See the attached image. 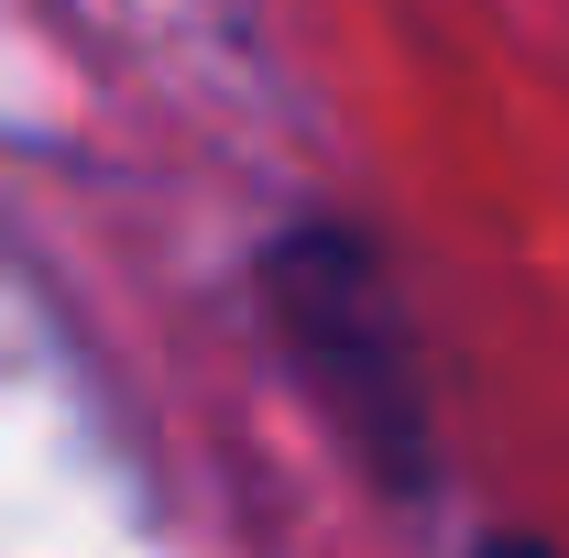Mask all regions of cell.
<instances>
[{
    "mask_svg": "<svg viewBox=\"0 0 569 558\" xmlns=\"http://www.w3.org/2000/svg\"><path fill=\"white\" fill-rule=\"evenodd\" d=\"M482 558H559V548H537V537H493Z\"/></svg>",
    "mask_w": 569,
    "mask_h": 558,
    "instance_id": "2",
    "label": "cell"
},
{
    "mask_svg": "<svg viewBox=\"0 0 569 558\" xmlns=\"http://www.w3.org/2000/svg\"><path fill=\"white\" fill-rule=\"evenodd\" d=\"M284 285H296V340H307V361H318V383L340 395V417L361 427V449H383L395 471H406V449H417V395H406V350H361V329L383 318V296L361 285V263L340 252V241H307L296 263H284ZM427 460V449H417Z\"/></svg>",
    "mask_w": 569,
    "mask_h": 558,
    "instance_id": "1",
    "label": "cell"
}]
</instances>
